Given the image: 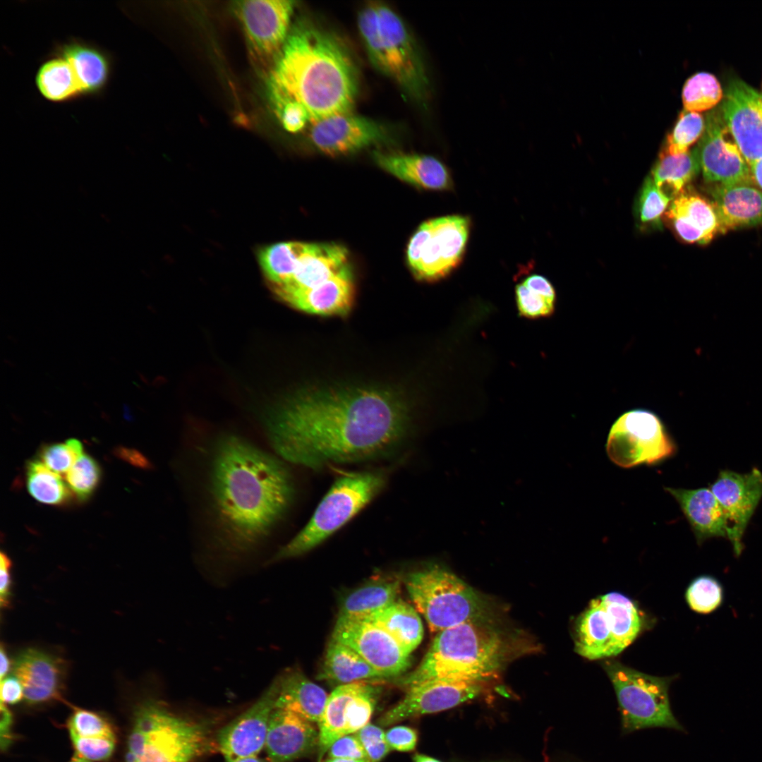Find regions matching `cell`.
<instances>
[{"mask_svg":"<svg viewBox=\"0 0 762 762\" xmlns=\"http://www.w3.org/2000/svg\"><path fill=\"white\" fill-rule=\"evenodd\" d=\"M365 751L370 762H379L392 750L388 745L385 733L378 726L368 723L354 733Z\"/></svg>","mask_w":762,"mask_h":762,"instance_id":"cell-49","label":"cell"},{"mask_svg":"<svg viewBox=\"0 0 762 762\" xmlns=\"http://www.w3.org/2000/svg\"><path fill=\"white\" fill-rule=\"evenodd\" d=\"M710 192L719 232L762 224V190L753 183L714 185Z\"/></svg>","mask_w":762,"mask_h":762,"instance_id":"cell-27","label":"cell"},{"mask_svg":"<svg viewBox=\"0 0 762 762\" xmlns=\"http://www.w3.org/2000/svg\"><path fill=\"white\" fill-rule=\"evenodd\" d=\"M210 492L222 549L253 550L280 522L294 497L292 476L277 457L237 436L216 443Z\"/></svg>","mask_w":762,"mask_h":762,"instance_id":"cell-2","label":"cell"},{"mask_svg":"<svg viewBox=\"0 0 762 762\" xmlns=\"http://www.w3.org/2000/svg\"><path fill=\"white\" fill-rule=\"evenodd\" d=\"M413 762H441V761H438V760H437V759H435L434 758H432L430 756L424 755V754H416L414 755V756L413 758Z\"/></svg>","mask_w":762,"mask_h":762,"instance_id":"cell-59","label":"cell"},{"mask_svg":"<svg viewBox=\"0 0 762 762\" xmlns=\"http://www.w3.org/2000/svg\"><path fill=\"white\" fill-rule=\"evenodd\" d=\"M277 691L275 679L250 707L219 730L216 743L226 762L257 756L265 747Z\"/></svg>","mask_w":762,"mask_h":762,"instance_id":"cell-18","label":"cell"},{"mask_svg":"<svg viewBox=\"0 0 762 762\" xmlns=\"http://www.w3.org/2000/svg\"><path fill=\"white\" fill-rule=\"evenodd\" d=\"M515 651L511 638L488 621L464 623L437 633L419 665L398 683L406 689L434 679L482 683L495 677Z\"/></svg>","mask_w":762,"mask_h":762,"instance_id":"cell-4","label":"cell"},{"mask_svg":"<svg viewBox=\"0 0 762 762\" xmlns=\"http://www.w3.org/2000/svg\"><path fill=\"white\" fill-rule=\"evenodd\" d=\"M696 148L700 168L707 182L715 185L753 183L750 167L721 114L713 111L708 114L705 130Z\"/></svg>","mask_w":762,"mask_h":762,"instance_id":"cell-17","label":"cell"},{"mask_svg":"<svg viewBox=\"0 0 762 762\" xmlns=\"http://www.w3.org/2000/svg\"><path fill=\"white\" fill-rule=\"evenodd\" d=\"M276 679L278 691L274 708L318 723L328 698L326 691L298 670H288Z\"/></svg>","mask_w":762,"mask_h":762,"instance_id":"cell-30","label":"cell"},{"mask_svg":"<svg viewBox=\"0 0 762 762\" xmlns=\"http://www.w3.org/2000/svg\"><path fill=\"white\" fill-rule=\"evenodd\" d=\"M380 688L364 682L338 686L329 696L318 725L319 758L339 738L369 723Z\"/></svg>","mask_w":762,"mask_h":762,"instance_id":"cell-13","label":"cell"},{"mask_svg":"<svg viewBox=\"0 0 762 762\" xmlns=\"http://www.w3.org/2000/svg\"><path fill=\"white\" fill-rule=\"evenodd\" d=\"M83 454L81 442L75 438H70L64 442L44 447L40 452V456L41 461L47 467L57 473H61L68 472Z\"/></svg>","mask_w":762,"mask_h":762,"instance_id":"cell-45","label":"cell"},{"mask_svg":"<svg viewBox=\"0 0 762 762\" xmlns=\"http://www.w3.org/2000/svg\"><path fill=\"white\" fill-rule=\"evenodd\" d=\"M295 6V1L287 0L236 2L235 11L256 58L277 59L289 35Z\"/></svg>","mask_w":762,"mask_h":762,"instance_id":"cell-14","label":"cell"},{"mask_svg":"<svg viewBox=\"0 0 762 762\" xmlns=\"http://www.w3.org/2000/svg\"><path fill=\"white\" fill-rule=\"evenodd\" d=\"M404 582L432 632L471 622L488 621L485 600L451 572L437 565L410 572Z\"/></svg>","mask_w":762,"mask_h":762,"instance_id":"cell-8","label":"cell"},{"mask_svg":"<svg viewBox=\"0 0 762 762\" xmlns=\"http://www.w3.org/2000/svg\"><path fill=\"white\" fill-rule=\"evenodd\" d=\"M101 476L99 464L90 456L83 454L69 469L66 481L78 498L85 500L94 492Z\"/></svg>","mask_w":762,"mask_h":762,"instance_id":"cell-43","label":"cell"},{"mask_svg":"<svg viewBox=\"0 0 762 762\" xmlns=\"http://www.w3.org/2000/svg\"><path fill=\"white\" fill-rule=\"evenodd\" d=\"M328 755L331 758L368 760L364 748L355 734L335 741L328 749Z\"/></svg>","mask_w":762,"mask_h":762,"instance_id":"cell-50","label":"cell"},{"mask_svg":"<svg viewBox=\"0 0 762 762\" xmlns=\"http://www.w3.org/2000/svg\"><path fill=\"white\" fill-rule=\"evenodd\" d=\"M0 656H1L0 677H1V679H2L7 675V673L8 672V671L10 670V667H11L10 660H9V658H8L7 654H6V652L4 650L3 646H1V647Z\"/></svg>","mask_w":762,"mask_h":762,"instance_id":"cell-58","label":"cell"},{"mask_svg":"<svg viewBox=\"0 0 762 762\" xmlns=\"http://www.w3.org/2000/svg\"><path fill=\"white\" fill-rule=\"evenodd\" d=\"M306 243L282 242L260 250V265L272 289L284 284L291 279Z\"/></svg>","mask_w":762,"mask_h":762,"instance_id":"cell-37","label":"cell"},{"mask_svg":"<svg viewBox=\"0 0 762 762\" xmlns=\"http://www.w3.org/2000/svg\"><path fill=\"white\" fill-rule=\"evenodd\" d=\"M686 600L694 612L710 614L722 605L724 588L716 578L710 575L699 576L687 588Z\"/></svg>","mask_w":762,"mask_h":762,"instance_id":"cell-41","label":"cell"},{"mask_svg":"<svg viewBox=\"0 0 762 762\" xmlns=\"http://www.w3.org/2000/svg\"><path fill=\"white\" fill-rule=\"evenodd\" d=\"M528 289L555 301L556 294L553 286L548 279L540 274H531L522 282Z\"/></svg>","mask_w":762,"mask_h":762,"instance_id":"cell-54","label":"cell"},{"mask_svg":"<svg viewBox=\"0 0 762 762\" xmlns=\"http://www.w3.org/2000/svg\"><path fill=\"white\" fill-rule=\"evenodd\" d=\"M114 453L119 458L136 467L143 469L152 468V462L136 449L119 447L115 449Z\"/></svg>","mask_w":762,"mask_h":762,"instance_id":"cell-55","label":"cell"},{"mask_svg":"<svg viewBox=\"0 0 762 762\" xmlns=\"http://www.w3.org/2000/svg\"><path fill=\"white\" fill-rule=\"evenodd\" d=\"M348 260V251L341 245L307 243L291 279L272 289L281 298L286 294L318 286L349 265Z\"/></svg>","mask_w":762,"mask_h":762,"instance_id":"cell-24","label":"cell"},{"mask_svg":"<svg viewBox=\"0 0 762 762\" xmlns=\"http://www.w3.org/2000/svg\"><path fill=\"white\" fill-rule=\"evenodd\" d=\"M603 666L617 696L622 734L654 727L684 731L671 708L668 679L618 662H606Z\"/></svg>","mask_w":762,"mask_h":762,"instance_id":"cell-9","label":"cell"},{"mask_svg":"<svg viewBox=\"0 0 762 762\" xmlns=\"http://www.w3.org/2000/svg\"><path fill=\"white\" fill-rule=\"evenodd\" d=\"M71 762H89V761L83 758H81V757L75 755V756L74 757L73 761H71Z\"/></svg>","mask_w":762,"mask_h":762,"instance_id":"cell-62","label":"cell"},{"mask_svg":"<svg viewBox=\"0 0 762 762\" xmlns=\"http://www.w3.org/2000/svg\"><path fill=\"white\" fill-rule=\"evenodd\" d=\"M269 90L276 115L286 131L297 133L311 123L308 111L301 104L270 84Z\"/></svg>","mask_w":762,"mask_h":762,"instance_id":"cell-42","label":"cell"},{"mask_svg":"<svg viewBox=\"0 0 762 762\" xmlns=\"http://www.w3.org/2000/svg\"><path fill=\"white\" fill-rule=\"evenodd\" d=\"M468 216L450 214L423 222L409 240L406 257L413 275L434 282L445 278L461 264L471 231Z\"/></svg>","mask_w":762,"mask_h":762,"instance_id":"cell-11","label":"cell"},{"mask_svg":"<svg viewBox=\"0 0 762 762\" xmlns=\"http://www.w3.org/2000/svg\"><path fill=\"white\" fill-rule=\"evenodd\" d=\"M699 169L696 147L679 155L669 154L662 148L651 176L658 188L673 200L684 190Z\"/></svg>","mask_w":762,"mask_h":762,"instance_id":"cell-34","label":"cell"},{"mask_svg":"<svg viewBox=\"0 0 762 762\" xmlns=\"http://www.w3.org/2000/svg\"><path fill=\"white\" fill-rule=\"evenodd\" d=\"M269 84L301 104L313 123L351 112L359 80L344 42L312 22L301 20L290 30Z\"/></svg>","mask_w":762,"mask_h":762,"instance_id":"cell-3","label":"cell"},{"mask_svg":"<svg viewBox=\"0 0 762 762\" xmlns=\"http://www.w3.org/2000/svg\"><path fill=\"white\" fill-rule=\"evenodd\" d=\"M213 747L209 721L181 716L148 701L135 713L126 762H195Z\"/></svg>","mask_w":762,"mask_h":762,"instance_id":"cell-6","label":"cell"},{"mask_svg":"<svg viewBox=\"0 0 762 762\" xmlns=\"http://www.w3.org/2000/svg\"><path fill=\"white\" fill-rule=\"evenodd\" d=\"M389 634L409 655L422 641L423 628L417 612L409 603L397 599L388 607L363 619Z\"/></svg>","mask_w":762,"mask_h":762,"instance_id":"cell-32","label":"cell"},{"mask_svg":"<svg viewBox=\"0 0 762 762\" xmlns=\"http://www.w3.org/2000/svg\"><path fill=\"white\" fill-rule=\"evenodd\" d=\"M706 127V120L697 112L684 109L678 116L672 131L667 134L663 147L671 155H679L701 138Z\"/></svg>","mask_w":762,"mask_h":762,"instance_id":"cell-40","label":"cell"},{"mask_svg":"<svg viewBox=\"0 0 762 762\" xmlns=\"http://www.w3.org/2000/svg\"><path fill=\"white\" fill-rule=\"evenodd\" d=\"M722 102V118L751 167L762 159V93L734 80Z\"/></svg>","mask_w":762,"mask_h":762,"instance_id":"cell-19","label":"cell"},{"mask_svg":"<svg viewBox=\"0 0 762 762\" xmlns=\"http://www.w3.org/2000/svg\"><path fill=\"white\" fill-rule=\"evenodd\" d=\"M70 734L82 737L115 738L109 722L99 715L87 710L76 709L68 722Z\"/></svg>","mask_w":762,"mask_h":762,"instance_id":"cell-46","label":"cell"},{"mask_svg":"<svg viewBox=\"0 0 762 762\" xmlns=\"http://www.w3.org/2000/svg\"><path fill=\"white\" fill-rule=\"evenodd\" d=\"M351 647L333 639L329 642L318 679L339 685L366 679H385Z\"/></svg>","mask_w":762,"mask_h":762,"instance_id":"cell-31","label":"cell"},{"mask_svg":"<svg viewBox=\"0 0 762 762\" xmlns=\"http://www.w3.org/2000/svg\"><path fill=\"white\" fill-rule=\"evenodd\" d=\"M407 423L397 396L361 387L300 393L273 412L266 425L279 457L318 470L391 455L400 447Z\"/></svg>","mask_w":762,"mask_h":762,"instance_id":"cell-1","label":"cell"},{"mask_svg":"<svg viewBox=\"0 0 762 762\" xmlns=\"http://www.w3.org/2000/svg\"><path fill=\"white\" fill-rule=\"evenodd\" d=\"M481 683L451 680H428L406 689L404 697L379 720L383 727L409 718L454 707L477 696Z\"/></svg>","mask_w":762,"mask_h":762,"instance_id":"cell-21","label":"cell"},{"mask_svg":"<svg viewBox=\"0 0 762 762\" xmlns=\"http://www.w3.org/2000/svg\"><path fill=\"white\" fill-rule=\"evenodd\" d=\"M77 756L89 761L108 759L114 750L115 738L82 737L70 734Z\"/></svg>","mask_w":762,"mask_h":762,"instance_id":"cell-48","label":"cell"},{"mask_svg":"<svg viewBox=\"0 0 762 762\" xmlns=\"http://www.w3.org/2000/svg\"><path fill=\"white\" fill-rule=\"evenodd\" d=\"M515 298L521 316L538 318L549 316L554 311L555 301L528 289L523 283L516 286Z\"/></svg>","mask_w":762,"mask_h":762,"instance_id":"cell-47","label":"cell"},{"mask_svg":"<svg viewBox=\"0 0 762 762\" xmlns=\"http://www.w3.org/2000/svg\"><path fill=\"white\" fill-rule=\"evenodd\" d=\"M61 56L71 65L83 94L97 92L106 85L109 63L99 50L86 44L71 43L62 47Z\"/></svg>","mask_w":762,"mask_h":762,"instance_id":"cell-33","label":"cell"},{"mask_svg":"<svg viewBox=\"0 0 762 762\" xmlns=\"http://www.w3.org/2000/svg\"><path fill=\"white\" fill-rule=\"evenodd\" d=\"M642 620L635 604L612 592L592 600L576 623L575 651L588 660L617 655L639 634Z\"/></svg>","mask_w":762,"mask_h":762,"instance_id":"cell-10","label":"cell"},{"mask_svg":"<svg viewBox=\"0 0 762 762\" xmlns=\"http://www.w3.org/2000/svg\"><path fill=\"white\" fill-rule=\"evenodd\" d=\"M13 671L29 703L46 702L59 696L65 667L57 657L36 648H26L15 658Z\"/></svg>","mask_w":762,"mask_h":762,"instance_id":"cell-23","label":"cell"},{"mask_svg":"<svg viewBox=\"0 0 762 762\" xmlns=\"http://www.w3.org/2000/svg\"><path fill=\"white\" fill-rule=\"evenodd\" d=\"M723 93L718 79L711 73L699 72L684 84L682 99L684 109L699 113L714 107Z\"/></svg>","mask_w":762,"mask_h":762,"instance_id":"cell-39","label":"cell"},{"mask_svg":"<svg viewBox=\"0 0 762 762\" xmlns=\"http://www.w3.org/2000/svg\"><path fill=\"white\" fill-rule=\"evenodd\" d=\"M354 286L350 265L323 283L281 298L294 308L319 315H344L351 309Z\"/></svg>","mask_w":762,"mask_h":762,"instance_id":"cell-28","label":"cell"},{"mask_svg":"<svg viewBox=\"0 0 762 762\" xmlns=\"http://www.w3.org/2000/svg\"><path fill=\"white\" fill-rule=\"evenodd\" d=\"M709 488L725 512L727 539L738 557L744 548L748 524L762 498V471L756 467L745 473L721 470Z\"/></svg>","mask_w":762,"mask_h":762,"instance_id":"cell-15","label":"cell"},{"mask_svg":"<svg viewBox=\"0 0 762 762\" xmlns=\"http://www.w3.org/2000/svg\"><path fill=\"white\" fill-rule=\"evenodd\" d=\"M332 639L351 647L385 678L399 676L410 665V655L385 630L368 621L338 617Z\"/></svg>","mask_w":762,"mask_h":762,"instance_id":"cell-16","label":"cell"},{"mask_svg":"<svg viewBox=\"0 0 762 762\" xmlns=\"http://www.w3.org/2000/svg\"><path fill=\"white\" fill-rule=\"evenodd\" d=\"M233 762H269V761H265V760H264L262 758H258V756H253V757H248V758L238 759V760H236V761H233Z\"/></svg>","mask_w":762,"mask_h":762,"instance_id":"cell-61","label":"cell"},{"mask_svg":"<svg viewBox=\"0 0 762 762\" xmlns=\"http://www.w3.org/2000/svg\"><path fill=\"white\" fill-rule=\"evenodd\" d=\"M358 29L368 57L405 93L423 102L429 82L423 61L401 18L382 2L369 1L359 11Z\"/></svg>","mask_w":762,"mask_h":762,"instance_id":"cell-5","label":"cell"},{"mask_svg":"<svg viewBox=\"0 0 762 762\" xmlns=\"http://www.w3.org/2000/svg\"><path fill=\"white\" fill-rule=\"evenodd\" d=\"M29 493L40 502L59 504L67 501L70 488L59 473L47 467L41 461H30L26 468Z\"/></svg>","mask_w":762,"mask_h":762,"instance_id":"cell-38","label":"cell"},{"mask_svg":"<svg viewBox=\"0 0 762 762\" xmlns=\"http://www.w3.org/2000/svg\"><path fill=\"white\" fill-rule=\"evenodd\" d=\"M610 459L622 468L654 464L671 457L677 447L659 418L646 410L624 413L610 428L606 442Z\"/></svg>","mask_w":762,"mask_h":762,"instance_id":"cell-12","label":"cell"},{"mask_svg":"<svg viewBox=\"0 0 762 762\" xmlns=\"http://www.w3.org/2000/svg\"><path fill=\"white\" fill-rule=\"evenodd\" d=\"M23 696V688L20 680L13 676H7L1 682V702L14 704Z\"/></svg>","mask_w":762,"mask_h":762,"instance_id":"cell-52","label":"cell"},{"mask_svg":"<svg viewBox=\"0 0 762 762\" xmlns=\"http://www.w3.org/2000/svg\"><path fill=\"white\" fill-rule=\"evenodd\" d=\"M324 762H370L366 759L328 758Z\"/></svg>","mask_w":762,"mask_h":762,"instance_id":"cell-60","label":"cell"},{"mask_svg":"<svg viewBox=\"0 0 762 762\" xmlns=\"http://www.w3.org/2000/svg\"><path fill=\"white\" fill-rule=\"evenodd\" d=\"M385 738L391 749L399 751H410L417 744V732L413 728L404 725L392 727L385 732Z\"/></svg>","mask_w":762,"mask_h":762,"instance_id":"cell-51","label":"cell"},{"mask_svg":"<svg viewBox=\"0 0 762 762\" xmlns=\"http://www.w3.org/2000/svg\"><path fill=\"white\" fill-rule=\"evenodd\" d=\"M664 218L687 243L706 244L719 232V222L712 203L685 190L672 200Z\"/></svg>","mask_w":762,"mask_h":762,"instance_id":"cell-26","label":"cell"},{"mask_svg":"<svg viewBox=\"0 0 762 762\" xmlns=\"http://www.w3.org/2000/svg\"><path fill=\"white\" fill-rule=\"evenodd\" d=\"M400 589L401 583L397 579L381 581L359 588L345 598L339 617L363 619L394 603Z\"/></svg>","mask_w":762,"mask_h":762,"instance_id":"cell-35","label":"cell"},{"mask_svg":"<svg viewBox=\"0 0 762 762\" xmlns=\"http://www.w3.org/2000/svg\"><path fill=\"white\" fill-rule=\"evenodd\" d=\"M750 169L754 185L762 190V159L752 164Z\"/></svg>","mask_w":762,"mask_h":762,"instance_id":"cell-57","label":"cell"},{"mask_svg":"<svg viewBox=\"0 0 762 762\" xmlns=\"http://www.w3.org/2000/svg\"><path fill=\"white\" fill-rule=\"evenodd\" d=\"M665 490L679 504L699 545L710 538H727L725 512L709 488Z\"/></svg>","mask_w":762,"mask_h":762,"instance_id":"cell-29","label":"cell"},{"mask_svg":"<svg viewBox=\"0 0 762 762\" xmlns=\"http://www.w3.org/2000/svg\"><path fill=\"white\" fill-rule=\"evenodd\" d=\"M310 143L330 156L355 152L385 141L386 127L370 118L351 112L332 116L311 123Z\"/></svg>","mask_w":762,"mask_h":762,"instance_id":"cell-20","label":"cell"},{"mask_svg":"<svg viewBox=\"0 0 762 762\" xmlns=\"http://www.w3.org/2000/svg\"><path fill=\"white\" fill-rule=\"evenodd\" d=\"M11 565L10 559L4 552H1L0 557V600L1 605L5 607L8 604L11 595Z\"/></svg>","mask_w":762,"mask_h":762,"instance_id":"cell-53","label":"cell"},{"mask_svg":"<svg viewBox=\"0 0 762 762\" xmlns=\"http://www.w3.org/2000/svg\"><path fill=\"white\" fill-rule=\"evenodd\" d=\"M11 715L6 706L1 702V745L6 749L11 743Z\"/></svg>","mask_w":762,"mask_h":762,"instance_id":"cell-56","label":"cell"},{"mask_svg":"<svg viewBox=\"0 0 762 762\" xmlns=\"http://www.w3.org/2000/svg\"><path fill=\"white\" fill-rule=\"evenodd\" d=\"M318 742L319 730L313 722L294 712L274 708L265 746L269 762H291L308 754Z\"/></svg>","mask_w":762,"mask_h":762,"instance_id":"cell-22","label":"cell"},{"mask_svg":"<svg viewBox=\"0 0 762 762\" xmlns=\"http://www.w3.org/2000/svg\"><path fill=\"white\" fill-rule=\"evenodd\" d=\"M35 82L41 95L52 102H65L83 94L71 65L61 56L40 67Z\"/></svg>","mask_w":762,"mask_h":762,"instance_id":"cell-36","label":"cell"},{"mask_svg":"<svg viewBox=\"0 0 762 762\" xmlns=\"http://www.w3.org/2000/svg\"><path fill=\"white\" fill-rule=\"evenodd\" d=\"M671 198L660 190L650 175L643 184L638 200V216L643 224L659 225Z\"/></svg>","mask_w":762,"mask_h":762,"instance_id":"cell-44","label":"cell"},{"mask_svg":"<svg viewBox=\"0 0 762 762\" xmlns=\"http://www.w3.org/2000/svg\"><path fill=\"white\" fill-rule=\"evenodd\" d=\"M373 157L382 169L414 186L440 191L454 187L449 169L433 156L377 151Z\"/></svg>","mask_w":762,"mask_h":762,"instance_id":"cell-25","label":"cell"},{"mask_svg":"<svg viewBox=\"0 0 762 762\" xmlns=\"http://www.w3.org/2000/svg\"><path fill=\"white\" fill-rule=\"evenodd\" d=\"M385 482L379 471L351 473L337 478L307 524L268 564L300 556L322 543L374 499Z\"/></svg>","mask_w":762,"mask_h":762,"instance_id":"cell-7","label":"cell"}]
</instances>
